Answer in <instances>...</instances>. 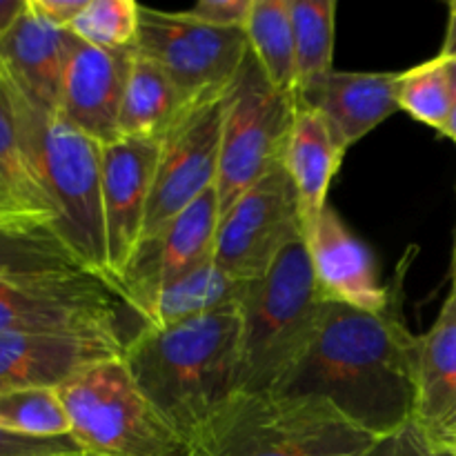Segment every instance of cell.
Instances as JSON below:
<instances>
[{"label": "cell", "instance_id": "obj_1", "mask_svg": "<svg viewBox=\"0 0 456 456\" xmlns=\"http://www.w3.org/2000/svg\"><path fill=\"white\" fill-rule=\"evenodd\" d=\"M412 256L410 248L392 281L386 312L325 305L319 330L281 395L325 399L377 439L412 421L419 337L403 319V279Z\"/></svg>", "mask_w": 456, "mask_h": 456}, {"label": "cell", "instance_id": "obj_2", "mask_svg": "<svg viewBox=\"0 0 456 456\" xmlns=\"http://www.w3.org/2000/svg\"><path fill=\"white\" fill-rule=\"evenodd\" d=\"M123 361L147 401L187 445L239 392L240 307L167 328L138 325L123 343Z\"/></svg>", "mask_w": 456, "mask_h": 456}, {"label": "cell", "instance_id": "obj_3", "mask_svg": "<svg viewBox=\"0 0 456 456\" xmlns=\"http://www.w3.org/2000/svg\"><path fill=\"white\" fill-rule=\"evenodd\" d=\"M3 78L31 169L56 216L58 236L83 270L107 283L102 145L58 111L34 105L9 83L7 76L3 74Z\"/></svg>", "mask_w": 456, "mask_h": 456}, {"label": "cell", "instance_id": "obj_4", "mask_svg": "<svg viewBox=\"0 0 456 456\" xmlns=\"http://www.w3.org/2000/svg\"><path fill=\"white\" fill-rule=\"evenodd\" d=\"M377 436L316 396L236 392L183 456H365Z\"/></svg>", "mask_w": 456, "mask_h": 456}, {"label": "cell", "instance_id": "obj_5", "mask_svg": "<svg viewBox=\"0 0 456 456\" xmlns=\"http://www.w3.org/2000/svg\"><path fill=\"white\" fill-rule=\"evenodd\" d=\"M325 305L305 240H297L265 276L252 281L240 305L239 392L283 390L319 330Z\"/></svg>", "mask_w": 456, "mask_h": 456}, {"label": "cell", "instance_id": "obj_6", "mask_svg": "<svg viewBox=\"0 0 456 456\" xmlns=\"http://www.w3.org/2000/svg\"><path fill=\"white\" fill-rule=\"evenodd\" d=\"M71 436L94 456H183L185 441L147 401L123 354L94 363L58 387Z\"/></svg>", "mask_w": 456, "mask_h": 456}, {"label": "cell", "instance_id": "obj_7", "mask_svg": "<svg viewBox=\"0 0 456 456\" xmlns=\"http://www.w3.org/2000/svg\"><path fill=\"white\" fill-rule=\"evenodd\" d=\"M297 107V101L267 80L249 52L225 89L216 178L221 214L267 172L283 165Z\"/></svg>", "mask_w": 456, "mask_h": 456}, {"label": "cell", "instance_id": "obj_8", "mask_svg": "<svg viewBox=\"0 0 456 456\" xmlns=\"http://www.w3.org/2000/svg\"><path fill=\"white\" fill-rule=\"evenodd\" d=\"M120 307L114 289L87 270L0 281V334L83 337L123 346Z\"/></svg>", "mask_w": 456, "mask_h": 456}, {"label": "cell", "instance_id": "obj_9", "mask_svg": "<svg viewBox=\"0 0 456 456\" xmlns=\"http://www.w3.org/2000/svg\"><path fill=\"white\" fill-rule=\"evenodd\" d=\"M138 53L154 61L185 101L225 92L239 74L249 43L245 29L214 27L185 12L138 9Z\"/></svg>", "mask_w": 456, "mask_h": 456}, {"label": "cell", "instance_id": "obj_10", "mask_svg": "<svg viewBox=\"0 0 456 456\" xmlns=\"http://www.w3.org/2000/svg\"><path fill=\"white\" fill-rule=\"evenodd\" d=\"M223 105L225 92L191 98L160 138L142 240L174 221L209 187H216Z\"/></svg>", "mask_w": 456, "mask_h": 456}, {"label": "cell", "instance_id": "obj_11", "mask_svg": "<svg viewBox=\"0 0 456 456\" xmlns=\"http://www.w3.org/2000/svg\"><path fill=\"white\" fill-rule=\"evenodd\" d=\"M297 240H303L301 203L288 169L279 165L221 214L214 263L234 279L258 281Z\"/></svg>", "mask_w": 456, "mask_h": 456}, {"label": "cell", "instance_id": "obj_12", "mask_svg": "<svg viewBox=\"0 0 456 456\" xmlns=\"http://www.w3.org/2000/svg\"><path fill=\"white\" fill-rule=\"evenodd\" d=\"M218 221L221 205L216 187H209L174 221L138 245L114 288L120 303L138 316V323H145L163 289L212 261Z\"/></svg>", "mask_w": 456, "mask_h": 456}, {"label": "cell", "instance_id": "obj_13", "mask_svg": "<svg viewBox=\"0 0 456 456\" xmlns=\"http://www.w3.org/2000/svg\"><path fill=\"white\" fill-rule=\"evenodd\" d=\"M160 141L127 138L102 145V216L107 283L114 289L132 263L145 230Z\"/></svg>", "mask_w": 456, "mask_h": 456}, {"label": "cell", "instance_id": "obj_14", "mask_svg": "<svg viewBox=\"0 0 456 456\" xmlns=\"http://www.w3.org/2000/svg\"><path fill=\"white\" fill-rule=\"evenodd\" d=\"M132 49H98L71 34L58 114L101 145L120 138Z\"/></svg>", "mask_w": 456, "mask_h": 456}, {"label": "cell", "instance_id": "obj_15", "mask_svg": "<svg viewBox=\"0 0 456 456\" xmlns=\"http://www.w3.org/2000/svg\"><path fill=\"white\" fill-rule=\"evenodd\" d=\"M303 240L323 301L372 314L387 310L392 285L381 283L372 249L343 223L337 209L328 205Z\"/></svg>", "mask_w": 456, "mask_h": 456}, {"label": "cell", "instance_id": "obj_16", "mask_svg": "<svg viewBox=\"0 0 456 456\" xmlns=\"http://www.w3.org/2000/svg\"><path fill=\"white\" fill-rule=\"evenodd\" d=\"M123 354V346L83 337L0 334V392L58 390L80 370Z\"/></svg>", "mask_w": 456, "mask_h": 456}, {"label": "cell", "instance_id": "obj_17", "mask_svg": "<svg viewBox=\"0 0 456 456\" xmlns=\"http://www.w3.org/2000/svg\"><path fill=\"white\" fill-rule=\"evenodd\" d=\"M399 74L390 71H330L298 96V102L328 118L343 150L368 136L399 110Z\"/></svg>", "mask_w": 456, "mask_h": 456}, {"label": "cell", "instance_id": "obj_18", "mask_svg": "<svg viewBox=\"0 0 456 456\" xmlns=\"http://www.w3.org/2000/svg\"><path fill=\"white\" fill-rule=\"evenodd\" d=\"M69 29L49 25L29 3L0 40V71L34 105L58 111Z\"/></svg>", "mask_w": 456, "mask_h": 456}, {"label": "cell", "instance_id": "obj_19", "mask_svg": "<svg viewBox=\"0 0 456 456\" xmlns=\"http://www.w3.org/2000/svg\"><path fill=\"white\" fill-rule=\"evenodd\" d=\"M412 421L435 444L456 441V298H445L439 316L419 337L417 403Z\"/></svg>", "mask_w": 456, "mask_h": 456}, {"label": "cell", "instance_id": "obj_20", "mask_svg": "<svg viewBox=\"0 0 456 456\" xmlns=\"http://www.w3.org/2000/svg\"><path fill=\"white\" fill-rule=\"evenodd\" d=\"M346 150L334 136L328 118L319 110L298 102L292 134L283 156L298 203H301L303 236L316 225L323 209L328 208V191L338 174Z\"/></svg>", "mask_w": 456, "mask_h": 456}, {"label": "cell", "instance_id": "obj_21", "mask_svg": "<svg viewBox=\"0 0 456 456\" xmlns=\"http://www.w3.org/2000/svg\"><path fill=\"white\" fill-rule=\"evenodd\" d=\"M249 285L252 281H240L225 274L212 258L163 289L142 325L167 328L181 321L240 307L248 297Z\"/></svg>", "mask_w": 456, "mask_h": 456}, {"label": "cell", "instance_id": "obj_22", "mask_svg": "<svg viewBox=\"0 0 456 456\" xmlns=\"http://www.w3.org/2000/svg\"><path fill=\"white\" fill-rule=\"evenodd\" d=\"M185 102L169 76L134 49L120 110V136L160 141Z\"/></svg>", "mask_w": 456, "mask_h": 456}, {"label": "cell", "instance_id": "obj_23", "mask_svg": "<svg viewBox=\"0 0 456 456\" xmlns=\"http://www.w3.org/2000/svg\"><path fill=\"white\" fill-rule=\"evenodd\" d=\"M249 52L265 71L267 80L283 96L298 102L297 49L289 0H254L245 22Z\"/></svg>", "mask_w": 456, "mask_h": 456}, {"label": "cell", "instance_id": "obj_24", "mask_svg": "<svg viewBox=\"0 0 456 456\" xmlns=\"http://www.w3.org/2000/svg\"><path fill=\"white\" fill-rule=\"evenodd\" d=\"M297 49L298 96L334 71V0H289Z\"/></svg>", "mask_w": 456, "mask_h": 456}, {"label": "cell", "instance_id": "obj_25", "mask_svg": "<svg viewBox=\"0 0 456 456\" xmlns=\"http://www.w3.org/2000/svg\"><path fill=\"white\" fill-rule=\"evenodd\" d=\"M61 270H83V267L53 227L0 223V281Z\"/></svg>", "mask_w": 456, "mask_h": 456}, {"label": "cell", "instance_id": "obj_26", "mask_svg": "<svg viewBox=\"0 0 456 456\" xmlns=\"http://www.w3.org/2000/svg\"><path fill=\"white\" fill-rule=\"evenodd\" d=\"M0 181L12 190V194L27 209L40 214L56 227L52 205H49L47 196H45L43 187H40L34 169H31L29 156L22 145L16 110H13L3 74H0Z\"/></svg>", "mask_w": 456, "mask_h": 456}, {"label": "cell", "instance_id": "obj_27", "mask_svg": "<svg viewBox=\"0 0 456 456\" xmlns=\"http://www.w3.org/2000/svg\"><path fill=\"white\" fill-rule=\"evenodd\" d=\"M0 428L13 435L56 439L69 436L71 423L61 395L52 387L0 392Z\"/></svg>", "mask_w": 456, "mask_h": 456}, {"label": "cell", "instance_id": "obj_28", "mask_svg": "<svg viewBox=\"0 0 456 456\" xmlns=\"http://www.w3.org/2000/svg\"><path fill=\"white\" fill-rule=\"evenodd\" d=\"M454 107L445 71L439 58L421 62L399 78V110L408 111L414 120L441 132Z\"/></svg>", "mask_w": 456, "mask_h": 456}, {"label": "cell", "instance_id": "obj_29", "mask_svg": "<svg viewBox=\"0 0 456 456\" xmlns=\"http://www.w3.org/2000/svg\"><path fill=\"white\" fill-rule=\"evenodd\" d=\"M138 9L134 0H87L69 31L98 49H132L138 36Z\"/></svg>", "mask_w": 456, "mask_h": 456}, {"label": "cell", "instance_id": "obj_30", "mask_svg": "<svg viewBox=\"0 0 456 456\" xmlns=\"http://www.w3.org/2000/svg\"><path fill=\"white\" fill-rule=\"evenodd\" d=\"M365 456H456L445 445L435 444L414 421H408L392 435L381 436Z\"/></svg>", "mask_w": 456, "mask_h": 456}, {"label": "cell", "instance_id": "obj_31", "mask_svg": "<svg viewBox=\"0 0 456 456\" xmlns=\"http://www.w3.org/2000/svg\"><path fill=\"white\" fill-rule=\"evenodd\" d=\"M85 452L74 436L36 439V436L13 435L0 428V456H62Z\"/></svg>", "mask_w": 456, "mask_h": 456}, {"label": "cell", "instance_id": "obj_32", "mask_svg": "<svg viewBox=\"0 0 456 456\" xmlns=\"http://www.w3.org/2000/svg\"><path fill=\"white\" fill-rule=\"evenodd\" d=\"M254 0H200L194 7L187 9V16L214 27H234L245 29L249 9Z\"/></svg>", "mask_w": 456, "mask_h": 456}, {"label": "cell", "instance_id": "obj_33", "mask_svg": "<svg viewBox=\"0 0 456 456\" xmlns=\"http://www.w3.org/2000/svg\"><path fill=\"white\" fill-rule=\"evenodd\" d=\"M27 3L49 25L69 29L76 16L85 9L87 0H27Z\"/></svg>", "mask_w": 456, "mask_h": 456}, {"label": "cell", "instance_id": "obj_34", "mask_svg": "<svg viewBox=\"0 0 456 456\" xmlns=\"http://www.w3.org/2000/svg\"><path fill=\"white\" fill-rule=\"evenodd\" d=\"M0 223H3V225L53 227L52 221H47V218H43L40 214L27 209L25 205L12 194V190H9L3 181H0ZM53 230H56V227H53Z\"/></svg>", "mask_w": 456, "mask_h": 456}, {"label": "cell", "instance_id": "obj_35", "mask_svg": "<svg viewBox=\"0 0 456 456\" xmlns=\"http://www.w3.org/2000/svg\"><path fill=\"white\" fill-rule=\"evenodd\" d=\"M25 4L27 0H0V40H3V36L12 29V25L22 13Z\"/></svg>", "mask_w": 456, "mask_h": 456}, {"label": "cell", "instance_id": "obj_36", "mask_svg": "<svg viewBox=\"0 0 456 456\" xmlns=\"http://www.w3.org/2000/svg\"><path fill=\"white\" fill-rule=\"evenodd\" d=\"M441 53L444 56H456V0L448 4V29H445Z\"/></svg>", "mask_w": 456, "mask_h": 456}, {"label": "cell", "instance_id": "obj_37", "mask_svg": "<svg viewBox=\"0 0 456 456\" xmlns=\"http://www.w3.org/2000/svg\"><path fill=\"white\" fill-rule=\"evenodd\" d=\"M436 58L441 61V67H444L445 78H448L450 89H452V96H454V102H456V56H444V53H439Z\"/></svg>", "mask_w": 456, "mask_h": 456}, {"label": "cell", "instance_id": "obj_38", "mask_svg": "<svg viewBox=\"0 0 456 456\" xmlns=\"http://www.w3.org/2000/svg\"><path fill=\"white\" fill-rule=\"evenodd\" d=\"M441 134H444V136H448L450 141L456 142V102H454L452 111H450L448 120H445L444 129H441Z\"/></svg>", "mask_w": 456, "mask_h": 456}, {"label": "cell", "instance_id": "obj_39", "mask_svg": "<svg viewBox=\"0 0 456 456\" xmlns=\"http://www.w3.org/2000/svg\"><path fill=\"white\" fill-rule=\"evenodd\" d=\"M450 297L456 298V230L452 245V263H450Z\"/></svg>", "mask_w": 456, "mask_h": 456}, {"label": "cell", "instance_id": "obj_40", "mask_svg": "<svg viewBox=\"0 0 456 456\" xmlns=\"http://www.w3.org/2000/svg\"><path fill=\"white\" fill-rule=\"evenodd\" d=\"M62 456H94V454H89V452H76V454H62Z\"/></svg>", "mask_w": 456, "mask_h": 456}, {"label": "cell", "instance_id": "obj_41", "mask_svg": "<svg viewBox=\"0 0 456 456\" xmlns=\"http://www.w3.org/2000/svg\"><path fill=\"white\" fill-rule=\"evenodd\" d=\"M448 448H450V450H452V452L456 454V441H452V444H450V445H448Z\"/></svg>", "mask_w": 456, "mask_h": 456}]
</instances>
